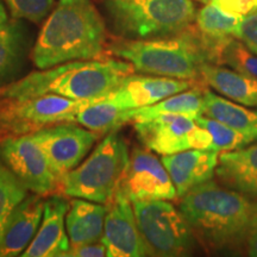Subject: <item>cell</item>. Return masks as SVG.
Wrapping results in <instances>:
<instances>
[{"mask_svg":"<svg viewBox=\"0 0 257 257\" xmlns=\"http://www.w3.org/2000/svg\"><path fill=\"white\" fill-rule=\"evenodd\" d=\"M133 200L162 199L174 200L178 197L168 170L149 149L135 148L119 187Z\"/></svg>","mask_w":257,"mask_h":257,"instance_id":"11","label":"cell"},{"mask_svg":"<svg viewBox=\"0 0 257 257\" xmlns=\"http://www.w3.org/2000/svg\"><path fill=\"white\" fill-rule=\"evenodd\" d=\"M216 175L225 187L257 198V144L221 153Z\"/></svg>","mask_w":257,"mask_h":257,"instance_id":"19","label":"cell"},{"mask_svg":"<svg viewBox=\"0 0 257 257\" xmlns=\"http://www.w3.org/2000/svg\"><path fill=\"white\" fill-rule=\"evenodd\" d=\"M106 96L89 100H74L56 94L28 99L0 98V141L31 135L53 124L75 123L80 110Z\"/></svg>","mask_w":257,"mask_h":257,"instance_id":"7","label":"cell"},{"mask_svg":"<svg viewBox=\"0 0 257 257\" xmlns=\"http://www.w3.org/2000/svg\"><path fill=\"white\" fill-rule=\"evenodd\" d=\"M137 225L153 256H187L195 239L182 212L168 200H133Z\"/></svg>","mask_w":257,"mask_h":257,"instance_id":"8","label":"cell"},{"mask_svg":"<svg viewBox=\"0 0 257 257\" xmlns=\"http://www.w3.org/2000/svg\"><path fill=\"white\" fill-rule=\"evenodd\" d=\"M255 231H257V202L252 204L251 218H250V233L255 232Z\"/></svg>","mask_w":257,"mask_h":257,"instance_id":"34","label":"cell"},{"mask_svg":"<svg viewBox=\"0 0 257 257\" xmlns=\"http://www.w3.org/2000/svg\"><path fill=\"white\" fill-rule=\"evenodd\" d=\"M191 87V80L131 73L108 93L107 98L124 110H133L154 105Z\"/></svg>","mask_w":257,"mask_h":257,"instance_id":"13","label":"cell"},{"mask_svg":"<svg viewBox=\"0 0 257 257\" xmlns=\"http://www.w3.org/2000/svg\"><path fill=\"white\" fill-rule=\"evenodd\" d=\"M211 2H212V0H211Z\"/></svg>","mask_w":257,"mask_h":257,"instance_id":"37","label":"cell"},{"mask_svg":"<svg viewBox=\"0 0 257 257\" xmlns=\"http://www.w3.org/2000/svg\"><path fill=\"white\" fill-rule=\"evenodd\" d=\"M204 91L205 88L199 87V86L191 87L187 91L170 95L154 105L127 110L128 119L135 123V121L148 119V118L156 117L160 114L172 113L186 115L195 120L199 115L202 114V110H204Z\"/></svg>","mask_w":257,"mask_h":257,"instance_id":"24","label":"cell"},{"mask_svg":"<svg viewBox=\"0 0 257 257\" xmlns=\"http://www.w3.org/2000/svg\"><path fill=\"white\" fill-rule=\"evenodd\" d=\"M0 161L35 194L49 197L62 187V181L31 135L0 141Z\"/></svg>","mask_w":257,"mask_h":257,"instance_id":"9","label":"cell"},{"mask_svg":"<svg viewBox=\"0 0 257 257\" xmlns=\"http://www.w3.org/2000/svg\"><path fill=\"white\" fill-rule=\"evenodd\" d=\"M201 79L225 98L248 107H257V79L220 64L201 67Z\"/></svg>","mask_w":257,"mask_h":257,"instance_id":"21","label":"cell"},{"mask_svg":"<svg viewBox=\"0 0 257 257\" xmlns=\"http://www.w3.org/2000/svg\"><path fill=\"white\" fill-rule=\"evenodd\" d=\"M212 4L225 14L244 17L257 9V0H212Z\"/></svg>","mask_w":257,"mask_h":257,"instance_id":"31","label":"cell"},{"mask_svg":"<svg viewBox=\"0 0 257 257\" xmlns=\"http://www.w3.org/2000/svg\"><path fill=\"white\" fill-rule=\"evenodd\" d=\"M11 12L12 18L23 19L31 23L40 24L46 19L53 9L55 0H4Z\"/></svg>","mask_w":257,"mask_h":257,"instance_id":"29","label":"cell"},{"mask_svg":"<svg viewBox=\"0 0 257 257\" xmlns=\"http://www.w3.org/2000/svg\"><path fill=\"white\" fill-rule=\"evenodd\" d=\"M130 152L118 130L111 131L81 165L62 178L64 195L108 205L126 173Z\"/></svg>","mask_w":257,"mask_h":257,"instance_id":"6","label":"cell"},{"mask_svg":"<svg viewBox=\"0 0 257 257\" xmlns=\"http://www.w3.org/2000/svg\"><path fill=\"white\" fill-rule=\"evenodd\" d=\"M195 127L197 123L192 118L172 113L135 121L141 143L162 156L192 149L191 140Z\"/></svg>","mask_w":257,"mask_h":257,"instance_id":"14","label":"cell"},{"mask_svg":"<svg viewBox=\"0 0 257 257\" xmlns=\"http://www.w3.org/2000/svg\"><path fill=\"white\" fill-rule=\"evenodd\" d=\"M202 114L236 128L257 141V111L248 110L205 88Z\"/></svg>","mask_w":257,"mask_h":257,"instance_id":"23","label":"cell"},{"mask_svg":"<svg viewBox=\"0 0 257 257\" xmlns=\"http://www.w3.org/2000/svg\"><path fill=\"white\" fill-rule=\"evenodd\" d=\"M108 54L131 63L136 72L181 80L201 79V67L213 63V55L195 25L165 37L127 40L114 36Z\"/></svg>","mask_w":257,"mask_h":257,"instance_id":"4","label":"cell"},{"mask_svg":"<svg viewBox=\"0 0 257 257\" xmlns=\"http://www.w3.org/2000/svg\"><path fill=\"white\" fill-rule=\"evenodd\" d=\"M9 22L8 12H6L5 6L3 4V2L0 0V29H2L4 25Z\"/></svg>","mask_w":257,"mask_h":257,"instance_id":"35","label":"cell"},{"mask_svg":"<svg viewBox=\"0 0 257 257\" xmlns=\"http://www.w3.org/2000/svg\"><path fill=\"white\" fill-rule=\"evenodd\" d=\"M234 37L257 54V10L242 17Z\"/></svg>","mask_w":257,"mask_h":257,"instance_id":"30","label":"cell"},{"mask_svg":"<svg viewBox=\"0 0 257 257\" xmlns=\"http://www.w3.org/2000/svg\"><path fill=\"white\" fill-rule=\"evenodd\" d=\"M246 245V252L249 256L257 257V231L251 232L248 236V238L245 240Z\"/></svg>","mask_w":257,"mask_h":257,"instance_id":"33","label":"cell"},{"mask_svg":"<svg viewBox=\"0 0 257 257\" xmlns=\"http://www.w3.org/2000/svg\"><path fill=\"white\" fill-rule=\"evenodd\" d=\"M128 121L127 110L115 105L107 96L82 108L75 115V123L100 135L118 130Z\"/></svg>","mask_w":257,"mask_h":257,"instance_id":"25","label":"cell"},{"mask_svg":"<svg viewBox=\"0 0 257 257\" xmlns=\"http://www.w3.org/2000/svg\"><path fill=\"white\" fill-rule=\"evenodd\" d=\"M179 208L197 242L207 251L236 248L250 233L251 202L242 193L211 180L186 193Z\"/></svg>","mask_w":257,"mask_h":257,"instance_id":"2","label":"cell"},{"mask_svg":"<svg viewBox=\"0 0 257 257\" xmlns=\"http://www.w3.org/2000/svg\"><path fill=\"white\" fill-rule=\"evenodd\" d=\"M107 205L75 198L66 214V229L70 244L93 243L102 238Z\"/></svg>","mask_w":257,"mask_h":257,"instance_id":"20","label":"cell"},{"mask_svg":"<svg viewBox=\"0 0 257 257\" xmlns=\"http://www.w3.org/2000/svg\"><path fill=\"white\" fill-rule=\"evenodd\" d=\"M218 64H225L231 69L257 79V54L252 53L236 37L221 50Z\"/></svg>","mask_w":257,"mask_h":257,"instance_id":"28","label":"cell"},{"mask_svg":"<svg viewBox=\"0 0 257 257\" xmlns=\"http://www.w3.org/2000/svg\"><path fill=\"white\" fill-rule=\"evenodd\" d=\"M256 10H257V9H256ZM256 10H255V11H256Z\"/></svg>","mask_w":257,"mask_h":257,"instance_id":"36","label":"cell"},{"mask_svg":"<svg viewBox=\"0 0 257 257\" xmlns=\"http://www.w3.org/2000/svg\"><path fill=\"white\" fill-rule=\"evenodd\" d=\"M101 240L108 257L153 256L137 225L133 201L120 188L107 205Z\"/></svg>","mask_w":257,"mask_h":257,"instance_id":"12","label":"cell"},{"mask_svg":"<svg viewBox=\"0 0 257 257\" xmlns=\"http://www.w3.org/2000/svg\"><path fill=\"white\" fill-rule=\"evenodd\" d=\"M133 72L131 63L118 57L70 61L32 72L0 87V98L28 99L56 94L74 100H89L107 95Z\"/></svg>","mask_w":257,"mask_h":257,"instance_id":"3","label":"cell"},{"mask_svg":"<svg viewBox=\"0 0 257 257\" xmlns=\"http://www.w3.org/2000/svg\"><path fill=\"white\" fill-rule=\"evenodd\" d=\"M219 152L213 149H188L162 157V163L168 170L178 197L197 186L210 181L216 174Z\"/></svg>","mask_w":257,"mask_h":257,"instance_id":"16","label":"cell"},{"mask_svg":"<svg viewBox=\"0 0 257 257\" xmlns=\"http://www.w3.org/2000/svg\"><path fill=\"white\" fill-rule=\"evenodd\" d=\"M107 256V249L102 240H96L86 244H70V248L64 257H105Z\"/></svg>","mask_w":257,"mask_h":257,"instance_id":"32","label":"cell"},{"mask_svg":"<svg viewBox=\"0 0 257 257\" xmlns=\"http://www.w3.org/2000/svg\"><path fill=\"white\" fill-rule=\"evenodd\" d=\"M108 22L118 37L148 40L176 35L193 25V0H102Z\"/></svg>","mask_w":257,"mask_h":257,"instance_id":"5","label":"cell"},{"mask_svg":"<svg viewBox=\"0 0 257 257\" xmlns=\"http://www.w3.org/2000/svg\"><path fill=\"white\" fill-rule=\"evenodd\" d=\"M100 136L74 121L53 124L31 134L61 181L80 165Z\"/></svg>","mask_w":257,"mask_h":257,"instance_id":"10","label":"cell"},{"mask_svg":"<svg viewBox=\"0 0 257 257\" xmlns=\"http://www.w3.org/2000/svg\"><path fill=\"white\" fill-rule=\"evenodd\" d=\"M195 123L210 133L212 142H213L212 143V149L219 153L239 149V148L248 146L255 141L251 137L237 131L236 128L221 123L219 120L208 118L204 114L199 115L195 119Z\"/></svg>","mask_w":257,"mask_h":257,"instance_id":"27","label":"cell"},{"mask_svg":"<svg viewBox=\"0 0 257 257\" xmlns=\"http://www.w3.org/2000/svg\"><path fill=\"white\" fill-rule=\"evenodd\" d=\"M106 23L92 0H59L48 16L31 51L38 69L70 61L106 57Z\"/></svg>","mask_w":257,"mask_h":257,"instance_id":"1","label":"cell"},{"mask_svg":"<svg viewBox=\"0 0 257 257\" xmlns=\"http://www.w3.org/2000/svg\"><path fill=\"white\" fill-rule=\"evenodd\" d=\"M44 199L28 195L9 217L0 239V257L21 256L34 239L43 218Z\"/></svg>","mask_w":257,"mask_h":257,"instance_id":"17","label":"cell"},{"mask_svg":"<svg viewBox=\"0 0 257 257\" xmlns=\"http://www.w3.org/2000/svg\"><path fill=\"white\" fill-rule=\"evenodd\" d=\"M69 202L60 194L49 195L44 201L43 218L34 239L21 256L23 257H64L70 248L66 232V214Z\"/></svg>","mask_w":257,"mask_h":257,"instance_id":"15","label":"cell"},{"mask_svg":"<svg viewBox=\"0 0 257 257\" xmlns=\"http://www.w3.org/2000/svg\"><path fill=\"white\" fill-rule=\"evenodd\" d=\"M31 50V34L23 19L12 18L0 29V87L17 81Z\"/></svg>","mask_w":257,"mask_h":257,"instance_id":"18","label":"cell"},{"mask_svg":"<svg viewBox=\"0 0 257 257\" xmlns=\"http://www.w3.org/2000/svg\"><path fill=\"white\" fill-rule=\"evenodd\" d=\"M28 191L21 180L0 161V239L9 217L28 197Z\"/></svg>","mask_w":257,"mask_h":257,"instance_id":"26","label":"cell"},{"mask_svg":"<svg viewBox=\"0 0 257 257\" xmlns=\"http://www.w3.org/2000/svg\"><path fill=\"white\" fill-rule=\"evenodd\" d=\"M240 19L242 17L225 14L212 3L198 11L195 27L211 50L214 64L219 63L221 50L234 38V32L238 28Z\"/></svg>","mask_w":257,"mask_h":257,"instance_id":"22","label":"cell"}]
</instances>
